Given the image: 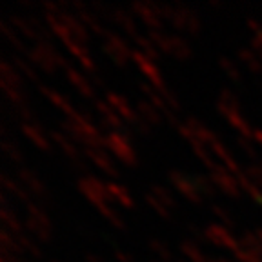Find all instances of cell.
Here are the masks:
<instances>
[{"instance_id": "cell-1", "label": "cell", "mask_w": 262, "mask_h": 262, "mask_svg": "<svg viewBox=\"0 0 262 262\" xmlns=\"http://www.w3.org/2000/svg\"><path fill=\"white\" fill-rule=\"evenodd\" d=\"M24 58H28L33 66L40 68V70L48 75H53L58 68L66 70V68L70 66L66 62V58L53 48V44H48V42L35 44V48L29 49V53L26 55Z\"/></svg>"}, {"instance_id": "cell-2", "label": "cell", "mask_w": 262, "mask_h": 262, "mask_svg": "<svg viewBox=\"0 0 262 262\" xmlns=\"http://www.w3.org/2000/svg\"><path fill=\"white\" fill-rule=\"evenodd\" d=\"M77 186H78V191L86 196L95 208L113 202L110 196V191H107V184L102 182L100 179H97V177L82 175L80 179L77 180Z\"/></svg>"}, {"instance_id": "cell-3", "label": "cell", "mask_w": 262, "mask_h": 262, "mask_svg": "<svg viewBox=\"0 0 262 262\" xmlns=\"http://www.w3.org/2000/svg\"><path fill=\"white\" fill-rule=\"evenodd\" d=\"M28 209V217H26V228L31 231V235L42 242H48L51 238V221L46 215L44 208L38 206L37 202L26 206Z\"/></svg>"}, {"instance_id": "cell-4", "label": "cell", "mask_w": 262, "mask_h": 262, "mask_svg": "<svg viewBox=\"0 0 262 262\" xmlns=\"http://www.w3.org/2000/svg\"><path fill=\"white\" fill-rule=\"evenodd\" d=\"M106 149H110L120 162H124L126 166H137L139 159H137L135 149L131 147V142L124 133L119 131H110L106 133Z\"/></svg>"}, {"instance_id": "cell-5", "label": "cell", "mask_w": 262, "mask_h": 262, "mask_svg": "<svg viewBox=\"0 0 262 262\" xmlns=\"http://www.w3.org/2000/svg\"><path fill=\"white\" fill-rule=\"evenodd\" d=\"M169 24L173 26V29L182 33H188V35H199L201 31V20L193 9L186 8L182 4L171 6V15H169Z\"/></svg>"}, {"instance_id": "cell-6", "label": "cell", "mask_w": 262, "mask_h": 262, "mask_svg": "<svg viewBox=\"0 0 262 262\" xmlns=\"http://www.w3.org/2000/svg\"><path fill=\"white\" fill-rule=\"evenodd\" d=\"M104 51H106L107 57L113 60V64L117 66H126L129 60H133V49L129 48V44H127L126 40H124L120 35H117V33L110 31L104 37Z\"/></svg>"}, {"instance_id": "cell-7", "label": "cell", "mask_w": 262, "mask_h": 262, "mask_svg": "<svg viewBox=\"0 0 262 262\" xmlns=\"http://www.w3.org/2000/svg\"><path fill=\"white\" fill-rule=\"evenodd\" d=\"M16 175H18V180H20L22 184L28 188V191L31 193V196L35 199V202H37L38 206L44 208V206L51 204V196H49L44 182L37 177V173H33L31 169H28V168H20L16 171Z\"/></svg>"}, {"instance_id": "cell-8", "label": "cell", "mask_w": 262, "mask_h": 262, "mask_svg": "<svg viewBox=\"0 0 262 262\" xmlns=\"http://www.w3.org/2000/svg\"><path fill=\"white\" fill-rule=\"evenodd\" d=\"M131 13L139 16L149 31H162L164 20L157 11L155 2H151V0H135V2H131Z\"/></svg>"}, {"instance_id": "cell-9", "label": "cell", "mask_w": 262, "mask_h": 262, "mask_svg": "<svg viewBox=\"0 0 262 262\" xmlns=\"http://www.w3.org/2000/svg\"><path fill=\"white\" fill-rule=\"evenodd\" d=\"M206 233V238H208V242H211V244L219 246V248H224V250H229L231 253H237L238 250H241V242H238V238L235 237L231 231H229L226 226L222 224H209L208 228L204 229Z\"/></svg>"}, {"instance_id": "cell-10", "label": "cell", "mask_w": 262, "mask_h": 262, "mask_svg": "<svg viewBox=\"0 0 262 262\" xmlns=\"http://www.w3.org/2000/svg\"><path fill=\"white\" fill-rule=\"evenodd\" d=\"M49 139L53 140V142L60 147L62 153H64V155L68 157V160L71 162V166H75V168L80 169V171H84V173L88 171L86 162H84L80 151H78V146L73 142V140L68 139V137H66L64 133H62V131H58V129L51 131V133H49ZM86 175H90V173H86Z\"/></svg>"}, {"instance_id": "cell-11", "label": "cell", "mask_w": 262, "mask_h": 262, "mask_svg": "<svg viewBox=\"0 0 262 262\" xmlns=\"http://www.w3.org/2000/svg\"><path fill=\"white\" fill-rule=\"evenodd\" d=\"M168 179L173 184V188L184 196V199H188L191 204H201L202 202V195L199 193V189H196L191 177H188L182 171H177V169H171V171L168 173Z\"/></svg>"}, {"instance_id": "cell-12", "label": "cell", "mask_w": 262, "mask_h": 262, "mask_svg": "<svg viewBox=\"0 0 262 262\" xmlns=\"http://www.w3.org/2000/svg\"><path fill=\"white\" fill-rule=\"evenodd\" d=\"M209 177H211L215 186H217L222 193H226L228 196H233V199L241 196V184H238V179L229 171L228 168H224L222 164H219L217 168L211 169V175Z\"/></svg>"}, {"instance_id": "cell-13", "label": "cell", "mask_w": 262, "mask_h": 262, "mask_svg": "<svg viewBox=\"0 0 262 262\" xmlns=\"http://www.w3.org/2000/svg\"><path fill=\"white\" fill-rule=\"evenodd\" d=\"M133 62L137 64V68L140 70V73L146 77V80L151 84L155 90H162V88H168V84L164 82L162 75H160L159 68H157V64L153 60H149V58L146 57V55H142L139 51V49H133Z\"/></svg>"}, {"instance_id": "cell-14", "label": "cell", "mask_w": 262, "mask_h": 262, "mask_svg": "<svg viewBox=\"0 0 262 262\" xmlns=\"http://www.w3.org/2000/svg\"><path fill=\"white\" fill-rule=\"evenodd\" d=\"M139 88H140V91L146 95L147 102L153 104V106L159 110V113L162 115V119L168 120L169 126H173V127H179L180 126V122L177 120V117H175V111H173L171 107L166 104V100L160 97V93L151 86V84H146V82H142V84H139Z\"/></svg>"}, {"instance_id": "cell-15", "label": "cell", "mask_w": 262, "mask_h": 262, "mask_svg": "<svg viewBox=\"0 0 262 262\" xmlns=\"http://www.w3.org/2000/svg\"><path fill=\"white\" fill-rule=\"evenodd\" d=\"M104 100L119 113L120 119L126 120L129 126H135V122L139 120V113H137V110L131 107V104L127 102L122 95L115 93V91H106V98H104Z\"/></svg>"}, {"instance_id": "cell-16", "label": "cell", "mask_w": 262, "mask_h": 262, "mask_svg": "<svg viewBox=\"0 0 262 262\" xmlns=\"http://www.w3.org/2000/svg\"><path fill=\"white\" fill-rule=\"evenodd\" d=\"M84 155H86L88 160H91L100 171L106 173L107 177H111V179H119L120 177L117 166H115L113 160L107 157V153L104 151V149H98V147H86V149H84Z\"/></svg>"}, {"instance_id": "cell-17", "label": "cell", "mask_w": 262, "mask_h": 262, "mask_svg": "<svg viewBox=\"0 0 262 262\" xmlns=\"http://www.w3.org/2000/svg\"><path fill=\"white\" fill-rule=\"evenodd\" d=\"M95 110H97L98 117H100V122L106 127H111L113 131H119V133H124L127 129L124 126V120L119 117V113L106 102V100H95Z\"/></svg>"}, {"instance_id": "cell-18", "label": "cell", "mask_w": 262, "mask_h": 262, "mask_svg": "<svg viewBox=\"0 0 262 262\" xmlns=\"http://www.w3.org/2000/svg\"><path fill=\"white\" fill-rule=\"evenodd\" d=\"M60 18H62V22H64L66 28L70 29L73 40L78 42V44H82V46H88V42H90V35H88V28L82 24L80 18H78L75 13H70L68 9H64V11L60 13Z\"/></svg>"}, {"instance_id": "cell-19", "label": "cell", "mask_w": 262, "mask_h": 262, "mask_svg": "<svg viewBox=\"0 0 262 262\" xmlns=\"http://www.w3.org/2000/svg\"><path fill=\"white\" fill-rule=\"evenodd\" d=\"M66 77H68V80L71 82V86L73 88H77V91L82 95L84 98H90V100H97L95 98V90H93V86H91V82L88 80L86 77L82 73H78L75 68H71V66H68L66 68Z\"/></svg>"}, {"instance_id": "cell-20", "label": "cell", "mask_w": 262, "mask_h": 262, "mask_svg": "<svg viewBox=\"0 0 262 262\" xmlns=\"http://www.w3.org/2000/svg\"><path fill=\"white\" fill-rule=\"evenodd\" d=\"M38 90H40V93L44 95L46 98H48L49 102L53 104L55 107H58V110L62 111V113L70 119L71 115H75L77 113V110H75V106H73V102H70L68 98L64 97L62 93H58V91H55V90H51L49 86H44V84H40L38 86Z\"/></svg>"}, {"instance_id": "cell-21", "label": "cell", "mask_w": 262, "mask_h": 262, "mask_svg": "<svg viewBox=\"0 0 262 262\" xmlns=\"http://www.w3.org/2000/svg\"><path fill=\"white\" fill-rule=\"evenodd\" d=\"M0 182H2V186H4L6 191H9L11 195H15L16 199H18L20 202H24L26 206H29V204L35 202V199L31 196V193L28 191V188L22 184L20 180H15L9 175H6V173H2V175H0Z\"/></svg>"}, {"instance_id": "cell-22", "label": "cell", "mask_w": 262, "mask_h": 262, "mask_svg": "<svg viewBox=\"0 0 262 262\" xmlns=\"http://www.w3.org/2000/svg\"><path fill=\"white\" fill-rule=\"evenodd\" d=\"M20 131H22V135H24L26 139L31 140V142L35 144L38 149H42V151H49V149H51V144H49L48 135L42 131V127L38 126V124L22 122L20 124Z\"/></svg>"}, {"instance_id": "cell-23", "label": "cell", "mask_w": 262, "mask_h": 262, "mask_svg": "<svg viewBox=\"0 0 262 262\" xmlns=\"http://www.w3.org/2000/svg\"><path fill=\"white\" fill-rule=\"evenodd\" d=\"M209 149L213 151V155H215L219 160H221L222 166H224V168H228L229 171L233 173L235 177H238L241 173H244V171L241 169V166H238V162L233 159V157H231V153H229L228 149H226V146L221 142V140H217V142L213 144V146L209 147Z\"/></svg>"}, {"instance_id": "cell-24", "label": "cell", "mask_w": 262, "mask_h": 262, "mask_svg": "<svg viewBox=\"0 0 262 262\" xmlns=\"http://www.w3.org/2000/svg\"><path fill=\"white\" fill-rule=\"evenodd\" d=\"M2 199V209H0V219H2V222H4V228L8 229V231H11L15 237H18V235H24V229H22V224L18 222V219H16L15 213L9 209V202H8V196L2 195L0 196Z\"/></svg>"}, {"instance_id": "cell-25", "label": "cell", "mask_w": 262, "mask_h": 262, "mask_svg": "<svg viewBox=\"0 0 262 262\" xmlns=\"http://www.w3.org/2000/svg\"><path fill=\"white\" fill-rule=\"evenodd\" d=\"M66 48H68V51H70V53L73 55V57L77 58L78 62H80V66L88 71V73H90V75L97 73V66H95V62H93V58H91V55L88 53V48H86V46L78 44V42H73V44L66 46Z\"/></svg>"}, {"instance_id": "cell-26", "label": "cell", "mask_w": 262, "mask_h": 262, "mask_svg": "<svg viewBox=\"0 0 262 262\" xmlns=\"http://www.w3.org/2000/svg\"><path fill=\"white\" fill-rule=\"evenodd\" d=\"M0 82H4V84H8V86L24 91L22 78H20V75H18V71H16V68L11 64V60L0 62Z\"/></svg>"}, {"instance_id": "cell-27", "label": "cell", "mask_w": 262, "mask_h": 262, "mask_svg": "<svg viewBox=\"0 0 262 262\" xmlns=\"http://www.w3.org/2000/svg\"><path fill=\"white\" fill-rule=\"evenodd\" d=\"M113 22L119 26V28H122L131 38H135L137 35H139L137 24H135V20H133V15H131L129 11H126L124 8H113Z\"/></svg>"}, {"instance_id": "cell-28", "label": "cell", "mask_w": 262, "mask_h": 262, "mask_svg": "<svg viewBox=\"0 0 262 262\" xmlns=\"http://www.w3.org/2000/svg\"><path fill=\"white\" fill-rule=\"evenodd\" d=\"M224 119L228 120L231 126H233V129L238 131V135H241V137H244V139H250V140H255V129L250 126V122L242 117L241 111H233V113L224 115Z\"/></svg>"}, {"instance_id": "cell-29", "label": "cell", "mask_w": 262, "mask_h": 262, "mask_svg": "<svg viewBox=\"0 0 262 262\" xmlns=\"http://www.w3.org/2000/svg\"><path fill=\"white\" fill-rule=\"evenodd\" d=\"M137 113L140 115V119L142 120H146L147 124H149V126H160V124H162V117H160V113H159V110H157L155 106H153V104H149L146 100V98H144V100H139V102H137Z\"/></svg>"}, {"instance_id": "cell-30", "label": "cell", "mask_w": 262, "mask_h": 262, "mask_svg": "<svg viewBox=\"0 0 262 262\" xmlns=\"http://www.w3.org/2000/svg\"><path fill=\"white\" fill-rule=\"evenodd\" d=\"M107 184V191H110V196L111 201L117 202V204H120L122 208H135V201H133V196L129 195V191H127L124 186H119L115 184V182H106Z\"/></svg>"}, {"instance_id": "cell-31", "label": "cell", "mask_w": 262, "mask_h": 262, "mask_svg": "<svg viewBox=\"0 0 262 262\" xmlns=\"http://www.w3.org/2000/svg\"><path fill=\"white\" fill-rule=\"evenodd\" d=\"M217 110L222 117L228 113H233V111H241V104H238L237 95L229 90H222L217 100Z\"/></svg>"}, {"instance_id": "cell-32", "label": "cell", "mask_w": 262, "mask_h": 262, "mask_svg": "<svg viewBox=\"0 0 262 262\" xmlns=\"http://www.w3.org/2000/svg\"><path fill=\"white\" fill-rule=\"evenodd\" d=\"M238 242H241V248L244 251H248V253L262 258V242H260V238L257 237L255 231H248V229H244L242 235L238 237Z\"/></svg>"}, {"instance_id": "cell-33", "label": "cell", "mask_w": 262, "mask_h": 262, "mask_svg": "<svg viewBox=\"0 0 262 262\" xmlns=\"http://www.w3.org/2000/svg\"><path fill=\"white\" fill-rule=\"evenodd\" d=\"M0 31H2V35H4L6 38H8V42L9 44L13 46V48L16 49V51H20L22 55H28L29 53V49L31 48H28V46L24 44V42H22V38H20V35H18V31H16L15 28H13L11 24H9V22H0Z\"/></svg>"}, {"instance_id": "cell-34", "label": "cell", "mask_w": 262, "mask_h": 262, "mask_svg": "<svg viewBox=\"0 0 262 262\" xmlns=\"http://www.w3.org/2000/svg\"><path fill=\"white\" fill-rule=\"evenodd\" d=\"M237 58L242 62V64L251 71V73L258 75L262 73V58L255 53L253 49H248V48H241L237 51Z\"/></svg>"}, {"instance_id": "cell-35", "label": "cell", "mask_w": 262, "mask_h": 262, "mask_svg": "<svg viewBox=\"0 0 262 262\" xmlns=\"http://www.w3.org/2000/svg\"><path fill=\"white\" fill-rule=\"evenodd\" d=\"M179 248H180V251H182V255H184L189 262H211V257H208V255L199 248L196 242L182 241Z\"/></svg>"}, {"instance_id": "cell-36", "label": "cell", "mask_w": 262, "mask_h": 262, "mask_svg": "<svg viewBox=\"0 0 262 262\" xmlns=\"http://www.w3.org/2000/svg\"><path fill=\"white\" fill-rule=\"evenodd\" d=\"M189 146H191V149L195 151V155L201 159V162L204 164L209 171H211V169H215L219 166V160H215V157H213L211 151H209V147L206 146V144H202L199 139L193 140V142H189Z\"/></svg>"}, {"instance_id": "cell-37", "label": "cell", "mask_w": 262, "mask_h": 262, "mask_svg": "<svg viewBox=\"0 0 262 262\" xmlns=\"http://www.w3.org/2000/svg\"><path fill=\"white\" fill-rule=\"evenodd\" d=\"M193 182H195L196 189H199V193L202 195V199H215L219 193V188L215 186V182L211 180V177L208 175H193L191 177Z\"/></svg>"}, {"instance_id": "cell-38", "label": "cell", "mask_w": 262, "mask_h": 262, "mask_svg": "<svg viewBox=\"0 0 262 262\" xmlns=\"http://www.w3.org/2000/svg\"><path fill=\"white\" fill-rule=\"evenodd\" d=\"M133 42L137 44V48H139L140 53L146 55L149 60H153V62L160 60V51L155 48V44L149 40V37H146V35H140V33H139V35L133 38Z\"/></svg>"}, {"instance_id": "cell-39", "label": "cell", "mask_w": 262, "mask_h": 262, "mask_svg": "<svg viewBox=\"0 0 262 262\" xmlns=\"http://www.w3.org/2000/svg\"><path fill=\"white\" fill-rule=\"evenodd\" d=\"M169 55L175 57L177 60H189L191 55H193L191 46H189L184 38L171 35V49H169Z\"/></svg>"}, {"instance_id": "cell-40", "label": "cell", "mask_w": 262, "mask_h": 262, "mask_svg": "<svg viewBox=\"0 0 262 262\" xmlns=\"http://www.w3.org/2000/svg\"><path fill=\"white\" fill-rule=\"evenodd\" d=\"M11 64L16 68V71L24 73L26 78H29L31 82H35V84H38V86H40V78H38L37 71H35V68H33V64L28 60V58L20 57V55H13V57H11Z\"/></svg>"}, {"instance_id": "cell-41", "label": "cell", "mask_w": 262, "mask_h": 262, "mask_svg": "<svg viewBox=\"0 0 262 262\" xmlns=\"http://www.w3.org/2000/svg\"><path fill=\"white\" fill-rule=\"evenodd\" d=\"M237 179H238V184H241L242 191L248 193V195H250L258 206H262V189L255 184L253 180H250V177L246 175V173H241Z\"/></svg>"}, {"instance_id": "cell-42", "label": "cell", "mask_w": 262, "mask_h": 262, "mask_svg": "<svg viewBox=\"0 0 262 262\" xmlns=\"http://www.w3.org/2000/svg\"><path fill=\"white\" fill-rule=\"evenodd\" d=\"M147 37L155 44V48L159 49L160 53L169 55V49H171V35H166L164 31H149Z\"/></svg>"}, {"instance_id": "cell-43", "label": "cell", "mask_w": 262, "mask_h": 262, "mask_svg": "<svg viewBox=\"0 0 262 262\" xmlns=\"http://www.w3.org/2000/svg\"><path fill=\"white\" fill-rule=\"evenodd\" d=\"M149 250L157 255V260H160V262H175V260H173V253H171V250L168 248V244H164V242L159 241V238H151V241H149Z\"/></svg>"}, {"instance_id": "cell-44", "label": "cell", "mask_w": 262, "mask_h": 262, "mask_svg": "<svg viewBox=\"0 0 262 262\" xmlns=\"http://www.w3.org/2000/svg\"><path fill=\"white\" fill-rule=\"evenodd\" d=\"M16 241H18V244L22 246L24 253H29L31 257H35V258H42V257H44V251H42L40 246L33 241L31 237H28L26 233L24 235H18V237H16Z\"/></svg>"}, {"instance_id": "cell-45", "label": "cell", "mask_w": 262, "mask_h": 262, "mask_svg": "<svg viewBox=\"0 0 262 262\" xmlns=\"http://www.w3.org/2000/svg\"><path fill=\"white\" fill-rule=\"evenodd\" d=\"M149 193H151V195H155L157 199H159V201L162 202V204L166 206L168 209H171V211L177 208V202H175V199H173V195L166 188H162V186L153 184L151 188H149Z\"/></svg>"}, {"instance_id": "cell-46", "label": "cell", "mask_w": 262, "mask_h": 262, "mask_svg": "<svg viewBox=\"0 0 262 262\" xmlns=\"http://www.w3.org/2000/svg\"><path fill=\"white\" fill-rule=\"evenodd\" d=\"M219 66L222 68V71H224L226 75H228L229 78L233 82H241L242 80V75H241V70L237 68V64H235L233 60L229 57H219Z\"/></svg>"}, {"instance_id": "cell-47", "label": "cell", "mask_w": 262, "mask_h": 262, "mask_svg": "<svg viewBox=\"0 0 262 262\" xmlns=\"http://www.w3.org/2000/svg\"><path fill=\"white\" fill-rule=\"evenodd\" d=\"M98 211H100V215H102L104 219H106L110 224H113L115 228L119 229H124V221L122 217H120L119 213H117V209L111 208V204H104V206H98Z\"/></svg>"}, {"instance_id": "cell-48", "label": "cell", "mask_w": 262, "mask_h": 262, "mask_svg": "<svg viewBox=\"0 0 262 262\" xmlns=\"http://www.w3.org/2000/svg\"><path fill=\"white\" fill-rule=\"evenodd\" d=\"M144 201H146L147 204H149V208H151L153 211L159 213V215H160V217H162V219H166V221H169V219H171L173 211H171V209L166 208V206H164L162 202H160L155 195H151V193L147 191L146 195H144Z\"/></svg>"}, {"instance_id": "cell-49", "label": "cell", "mask_w": 262, "mask_h": 262, "mask_svg": "<svg viewBox=\"0 0 262 262\" xmlns=\"http://www.w3.org/2000/svg\"><path fill=\"white\" fill-rule=\"evenodd\" d=\"M237 146L242 149V153H244L248 159H251V162H258V160H262L260 157H258V153H257V147H255V144H253V140H250V139H244V137H241L238 135L237 137Z\"/></svg>"}, {"instance_id": "cell-50", "label": "cell", "mask_w": 262, "mask_h": 262, "mask_svg": "<svg viewBox=\"0 0 262 262\" xmlns=\"http://www.w3.org/2000/svg\"><path fill=\"white\" fill-rule=\"evenodd\" d=\"M244 173L250 177V180H253L255 184H257L258 188L262 189V160L248 164V168H246Z\"/></svg>"}, {"instance_id": "cell-51", "label": "cell", "mask_w": 262, "mask_h": 262, "mask_svg": "<svg viewBox=\"0 0 262 262\" xmlns=\"http://www.w3.org/2000/svg\"><path fill=\"white\" fill-rule=\"evenodd\" d=\"M2 149H4V153L13 160V162H22V153H20V149H18V146H16L13 140L2 139Z\"/></svg>"}, {"instance_id": "cell-52", "label": "cell", "mask_w": 262, "mask_h": 262, "mask_svg": "<svg viewBox=\"0 0 262 262\" xmlns=\"http://www.w3.org/2000/svg\"><path fill=\"white\" fill-rule=\"evenodd\" d=\"M211 211H213V215L219 219V221L222 222V224L226 226V228H233L235 226V221H233V217L229 215L228 211H226L222 206H219V204H211Z\"/></svg>"}, {"instance_id": "cell-53", "label": "cell", "mask_w": 262, "mask_h": 262, "mask_svg": "<svg viewBox=\"0 0 262 262\" xmlns=\"http://www.w3.org/2000/svg\"><path fill=\"white\" fill-rule=\"evenodd\" d=\"M186 231H188V235H191L193 242H208V238H206V233H204V229H201L196 224H193V222H186Z\"/></svg>"}, {"instance_id": "cell-54", "label": "cell", "mask_w": 262, "mask_h": 262, "mask_svg": "<svg viewBox=\"0 0 262 262\" xmlns=\"http://www.w3.org/2000/svg\"><path fill=\"white\" fill-rule=\"evenodd\" d=\"M235 258H237L238 262H262V258H258V257H255V255L248 253V251H244L242 248L237 251V253H235Z\"/></svg>"}, {"instance_id": "cell-55", "label": "cell", "mask_w": 262, "mask_h": 262, "mask_svg": "<svg viewBox=\"0 0 262 262\" xmlns=\"http://www.w3.org/2000/svg\"><path fill=\"white\" fill-rule=\"evenodd\" d=\"M251 48H253L255 53L262 58V33L260 35H253V38H251Z\"/></svg>"}, {"instance_id": "cell-56", "label": "cell", "mask_w": 262, "mask_h": 262, "mask_svg": "<svg viewBox=\"0 0 262 262\" xmlns=\"http://www.w3.org/2000/svg\"><path fill=\"white\" fill-rule=\"evenodd\" d=\"M115 258H117V260H119V262H137L135 258L131 257V255H127L126 251L119 250V248L115 250Z\"/></svg>"}, {"instance_id": "cell-57", "label": "cell", "mask_w": 262, "mask_h": 262, "mask_svg": "<svg viewBox=\"0 0 262 262\" xmlns=\"http://www.w3.org/2000/svg\"><path fill=\"white\" fill-rule=\"evenodd\" d=\"M86 262H106L102 257H98V255H95V253H88L86 255Z\"/></svg>"}, {"instance_id": "cell-58", "label": "cell", "mask_w": 262, "mask_h": 262, "mask_svg": "<svg viewBox=\"0 0 262 262\" xmlns=\"http://www.w3.org/2000/svg\"><path fill=\"white\" fill-rule=\"evenodd\" d=\"M255 142H257L258 146H262V129L260 127H255Z\"/></svg>"}, {"instance_id": "cell-59", "label": "cell", "mask_w": 262, "mask_h": 262, "mask_svg": "<svg viewBox=\"0 0 262 262\" xmlns=\"http://www.w3.org/2000/svg\"><path fill=\"white\" fill-rule=\"evenodd\" d=\"M0 262H18V260H15V258L8 257V255H2V257H0Z\"/></svg>"}, {"instance_id": "cell-60", "label": "cell", "mask_w": 262, "mask_h": 262, "mask_svg": "<svg viewBox=\"0 0 262 262\" xmlns=\"http://www.w3.org/2000/svg\"><path fill=\"white\" fill-rule=\"evenodd\" d=\"M255 233H257V237H258V238H260V242H262V228L255 229Z\"/></svg>"}, {"instance_id": "cell-61", "label": "cell", "mask_w": 262, "mask_h": 262, "mask_svg": "<svg viewBox=\"0 0 262 262\" xmlns=\"http://www.w3.org/2000/svg\"><path fill=\"white\" fill-rule=\"evenodd\" d=\"M211 262H229V260H226V258H211Z\"/></svg>"}, {"instance_id": "cell-62", "label": "cell", "mask_w": 262, "mask_h": 262, "mask_svg": "<svg viewBox=\"0 0 262 262\" xmlns=\"http://www.w3.org/2000/svg\"><path fill=\"white\" fill-rule=\"evenodd\" d=\"M177 262H186V260H177Z\"/></svg>"}, {"instance_id": "cell-63", "label": "cell", "mask_w": 262, "mask_h": 262, "mask_svg": "<svg viewBox=\"0 0 262 262\" xmlns=\"http://www.w3.org/2000/svg\"><path fill=\"white\" fill-rule=\"evenodd\" d=\"M51 262H58V260H51Z\"/></svg>"}]
</instances>
